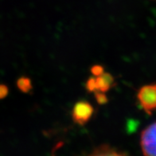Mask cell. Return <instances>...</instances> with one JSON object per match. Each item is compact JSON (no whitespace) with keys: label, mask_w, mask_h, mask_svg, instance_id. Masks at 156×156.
<instances>
[{"label":"cell","mask_w":156,"mask_h":156,"mask_svg":"<svg viewBox=\"0 0 156 156\" xmlns=\"http://www.w3.org/2000/svg\"><path fill=\"white\" fill-rule=\"evenodd\" d=\"M94 97L97 102L98 103L99 105H105L107 104L108 101V98L106 93H104V92H95L94 93Z\"/></svg>","instance_id":"cell-7"},{"label":"cell","mask_w":156,"mask_h":156,"mask_svg":"<svg viewBox=\"0 0 156 156\" xmlns=\"http://www.w3.org/2000/svg\"><path fill=\"white\" fill-rule=\"evenodd\" d=\"M93 113L94 108L90 103L85 101H77L73 108V120L76 124L84 125L93 117Z\"/></svg>","instance_id":"cell-3"},{"label":"cell","mask_w":156,"mask_h":156,"mask_svg":"<svg viewBox=\"0 0 156 156\" xmlns=\"http://www.w3.org/2000/svg\"><path fill=\"white\" fill-rule=\"evenodd\" d=\"M140 146L144 155L156 156V122L142 132Z\"/></svg>","instance_id":"cell-2"},{"label":"cell","mask_w":156,"mask_h":156,"mask_svg":"<svg viewBox=\"0 0 156 156\" xmlns=\"http://www.w3.org/2000/svg\"><path fill=\"white\" fill-rule=\"evenodd\" d=\"M92 154L93 155H124L126 153L119 151L117 149L108 144H102L101 146L95 148Z\"/></svg>","instance_id":"cell-5"},{"label":"cell","mask_w":156,"mask_h":156,"mask_svg":"<svg viewBox=\"0 0 156 156\" xmlns=\"http://www.w3.org/2000/svg\"><path fill=\"white\" fill-rule=\"evenodd\" d=\"M97 92L107 93L115 85V78L109 73H104L98 76H95Z\"/></svg>","instance_id":"cell-4"},{"label":"cell","mask_w":156,"mask_h":156,"mask_svg":"<svg viewBox=\"0 0 156 156\" xmlns=\"http://www.w3.org/2000/svg\"><path fill=\"white\" fill-rule=\"evenodd\" d=\"M85 88L89 93H95L97 92V86H96V80L95 76H91L88 79L85 84Z\"/></svg>","instance_id":"cell-8"},{"label":"cell","mask_w":156,"mask_h":156,"mask_svg":"<svg viewBox=\"0 0 156 156\" xmlns=\"http://www.w3.org/2000/svg\"><path fill=\"white\" fill-rule=\"evenodd\" d=\"M9 88L6 84H0V100L4 99L8 95Z\"/></svg>","instance_id":"cell-10"},{"label":"cell","mask_w":156,"mask_h":156,"mask_svg":"<svg viewBox=\"0 0 156 156\" xmlns=\"http://www.w3.org/2000/svg\"><path fill=\"white\" fill-rule=\"evenodd\" d=\"M91 73L93 76H98L105 73V69L101 65H94L91 68Z\"/></svg>","instance_id":"cell-9"},{"label":"cell","mask_w":156,"mask_h":156,"mask_svg":"<svg viewBox=\"0 0 156 156\" xmlns=\"http://www.w3.org/2000/svg\"><path fill=\"white\" fill-rule=\"evenodd\" d=\"M17 87L21 92L27 93L33 88V84L30 78L27 76H21L17 80Z\"/></svg>","instance_id":"cell-6"},{"label":"cell","mask_w":156,"mask_h":156,"mask_svg":"<svg viewBox=\"0 0 156 156\" xmlns=\"http://www.w3.org/2000/svg\"><path fill=\"white\" fill-rule=\"evenodd\" d=\"M137 100L145 112L151 115L156 111V84L142 86L137 93Z\"/></svg>","instance_id":"cell-1"}]
</instances>
